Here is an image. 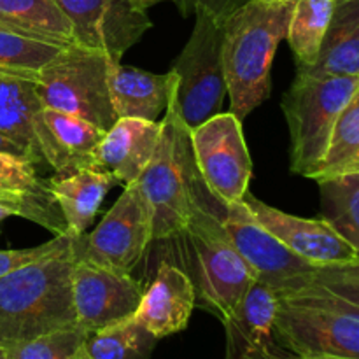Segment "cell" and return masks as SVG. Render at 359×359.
Wrapping results in <instances>:
<instances>
[{
	"instance_id": "1",
	"label": "cell",
	"mask_w": 359,
	"mask_h": 359,
	"mask_svg": "<svg viewBox=\"0 0 359 359\" xmlns=\"http://www.w3.org/2000/svg\"><path fill=\"white\" fill-rule=\"evenodd\" d=\"M294 0H248L221 23V58L230 112L251 114L272 91L273 56L286 39Z\"/></svg>"
},
{
	"instance_id": "2",
	"label": "cell",
	"mask_w": 359,
	"mask_h": 359,
	"mask_svg": "<svg viewBox=\"0 0 359 359\" xmlns=\"http://www.w3.org/2000/svg\"><path fill=\"white\" fill-rule=\"evenodd\" d=\"M77 238L55 255L0 277V346L74 328Z\"/></svg>"
},
{
	"instance_id": "3",
	"label": "cell",
	"mask_w": 359,
	"mask_h": 359,
	"mask_svg": "<svg viewBox=\"0 0 359 359\" xmlns=\"http://www.w3.org/2000/svg\"><path fill=\"white\" fill-rule=\"evenodd\" d=\"M191 216L179 237L186 238L195 256L193 284L196 304L224 321L258 277L224 233L214 209V196L200 179L196 167L191 177Z\"/></svg>"
},
{
	"instance_id": "4",
	"label": "cell",
	"mask_w": 359,
	"mask_h": 359,
	"mask_svg": "<svg viewBox=\"0 0 359 359\" xmlns=\"http://www.w3.org/2000/svg\"><path fill=\"white\" fill-rule=\"evenodd\" d=\"M174 90L160 125V140L153 158L137 179L153 217V238H174L188 226L193 207L191 177L195 172L189 130L186 128Z\"/></svg>"
},
{
	"instance_id": "5",
	"label": "cell",
	"mask_w": 359,
	"mask_h": 359,
	"mask_svg": "<svg viewBox=\"0 0 359 359\" xmlns=\"http://www.w3.org/2000/svg\"><path fill=\"white\" fill-rule=\"evenodd\" d=\"M358 88L359 76L316 77L297 72L280 100L290 130L293 174L309 179L318 168L328 149L337 118Z\"/></svg>"
},
{
	"instance_id": "6",
	"label": "cell",
	"mask_w": 359,
	"mask_h": 359,
	"mask_svg": "<svg viewBox=\"0 0 359 359\" xmlns=\"http://www.w3.org/2000/svg\"><path fill=\"white\" fill-rule=\"evenodd\" d=\"M111 62L100 49L65 44L35 79L42 107L86 119L107 132L118 121L109 95Z\"/></svg>"
},
{
	"instance_id": "7",
	"label": "cell",
	"mask_w": 359,
	"mask_h": 359,
	"mask_svg": "<svg viewBox=\"0 0 359 359\" xmlns=\"http://www.w3.org/2000/svg\"><path fill=\"white\" fill-rule=\"evenodd\" d=\"M277 342L298 356L359 359V312L300 290L279 297Z\"/></svg>"
},
{
	"instance_id": "8",
	"label": "cell",
	"mask_w": 359,
	"mask_h": 359,
	"mask_svg": "<svg viewBox=\"0 0 359 359\" xmlns=\"http://www.w3.org/2000/svg\"><path fill=\"white\" fill-rule=\"evenodd\" d=\"M193 14V32L172 67L177 76L174 97L188 130L219 114L224 97H228L221 58L223 20L203 7H196Z\"/></svg>"
},
{
	"instance_id": "9",
	"label": "cell",
	"mask_w": 359,
	"mask_h": 359,
	"mask_svg": "<svg viewBox=\"0 0 359 359\" xmlns=\"http://www.w3.org/2000/svg\"><path fill=\"white\" fill-rule=\"evenodd\" d=\"M189 144L210 195L226 205L242 202L252 177V160L241 119L233 112H219L189 130Z\"/></svg>"
},
{
	"instance_id": "10",
	"label": "cell",
	"mask_w": 359,
	"mask_h": 359,
	"mask_svg": "<svg viewBox=\"0 0 359 359\" xmlns=\"http://www.w3.org/2000/svg\"><path fill=\"white\" fill-rule=\"evenodd\" d=\"M214 209L224 233L255 270L258 283L272 287L279 297L307 286L318 266L291 252L270 231H266L251 216L244 200L226 205L214 198Z\"/></svg>"
},
{
	"instance_id": "11",
	"label": "cell",
	"mask_w": 359,
	"mask_h": 359,
	"mask_svg": "<svg viewBox=\"0 0 359 359\" xmlns=\"http://www.w3.org/2000/svg\"><path fill=\"white\" fill-rule=\"evenodd\" d=\"M153 217L139 184L130 182L90 235L77 238V258L130 273L153 242Z\"/></svg>"
},
{
	"instance_id": "12",
	"label": "cell",
	"mask_w": 359,
	"mask_h": 359,
	"mask_svg": "<svg viewBox=\"0 0 359 359\" xmlns=\"http://www.w3.org/2000/svg\"><path fill=\"white\" fill-rule=\"evenodd\" d=\"M69 18L74 42L86 48L100 49L114 62L140 41L153 27L137 0H58Z\"/></svg>"
},
{
	"instance_id": "13",
	"label": "cell",
	"mask_w": 359,
	"mask_h": 359,
	"mask_svg": "<svg viewBox=\"0 0 359 359\" xmlns=\"http://www.w3.org/2000/svg\"><path fill=\"white\" fill-rule=\"evenodd\" d=\"M144 294L142 284L130 273L105 269L77 258L72 270L76 323L91 333L132 318Z\"/></svg>"
},
{
	"instance_id": "14",
	"label": "cell",
	"mask_w": 359,
	"mask_h": 359,
	"mask_svg": "<svg viewBox=\"0 0 359 359\" xmlns=\"http://www.w3.org/2000/svg\"><path fill=\"white\" fill-rule=\"evenodd\" d=\"M244 203L251 216L291 252L318 269L359 263L353 245L323 217H300L283 212L245 193Z\"/></svg>"
},
{
	"instance_id": "15",
	"label": "cell",
	"mask_w": 359,
	"mask_h": 359,
	"mask_svg": "<svg viewBox=\"0 0 359 359\" xmlns=\"http://www.w3.org/2000/svg\"><path fill=\"white\" fill-rule=\"evenodd\" d=\"M279 294L272 287L256 280L237 307L223 323L226 332L224 359H287L276 337V314Z\"/></svg>"
},
{
	"instance_id": "16",
	"label": "cell",
	"mask_w": 359,
	"mask_h": 359,
	"mask_svg": "<svg viewBox=\"0 0 359 359\" xmlns=\"http://www.w3.org/2000/svg\"><path fill=\"white\" fill-rule=\"evenodd\" d=\"M34 133L39 153L55 174L95 168V149L104 130L86 119L42 107L35 114Z\"/></svg>"
},
{
	"instance_id": "17",
	"label": "cell",
	"mask_w": 359,
	"mask_h": 359,
	"mask_svg": "<svg viewBox=\"0 0 359 359\" xmlns=\"http://www.w3.org/2000/svg\"><path fill=\"white\" fill-rule=\"evenodd\" d=\"M195 307L196 291L191 277L177 265L163 262L151 286L144 290L132 318L161 340L186 330Z\"/></svg>"
},
{
	"instance_id": "18",
	"label": "cell",
	"mask_w": 359,
	"mask_h": 359,
	"mask_svg": "<svg viewBox=\"0 0 359 359\" xmlns=\"http://www.w3.org/2000/svg\"><path fill=\"white\" fill-rule=\"evenodd\" d=\"M161 125L137 118H119L95 149V168L109 172L123 188L135 182L153 158Z\"/></svg>"
},
{
	"instance_id": "19",
	"label": "cell",
	"mask_w": 359,
	"mask_h": 359,
	"mask_svg": "<svg viewBox=\"0 0 359 359\" xmlns=\"http://www.w3.org/2000/svg\"><path fill=\"white\" fill-rule=\"evenodd\" d=\"M177 83L174 70L167 74H154L111 62L109 67V95L112 107L119 118H137L158 121L167 109L172 90Z\"/></svg>"
},
{
	"instance_id": "20",
	"label": "cell",
	"mask_w": 359,
	"mask_h": 359,
	"mask_svg": "<svg viewBox=\"0 0 359 359\" xmlns=\"http://www.w3.org/2000/svg\"><path fill=\"white\" fill-rule=\"evenodd\" d=\"M49 189L67 224V233L81 237L93 223L105 195L118 186L109 172L97 168H79L70 174H53Z\"/></svg>"
},
{
	"instance_id": "21",
	"label": "cell",
	"mask_w": 359,
	"mask_h": 359,
	"mask_svg": "<svg viewBox=\"0 0 359 359\" xmlns=\"http://www.w3.org/2000/svg\"><path fill=\"white\" fill-rule=\"evenodd\" d=\"M297 72L316 77L359 76V0H337L318 60Z\"/></svg>"
},
{
	"instance_id": "22",
	"label": "cell",
	"mask_w": 359,
	"mask_h": 359,
	"mask_svg": "<svg viewBox=\"0 0 359 359\" xmlns=\"http://www.w3.org/2000/svg\"><path fill=\"white\" fill-rule=\"evenodd\" d=\"M0 28L60 46L74 42L58 0H0Z\"/></svg>"
},
{
	"instance_id": "23",
	"label": "cell",
	"mask_w": 359,
	"mask_h": 359,
	"mask_svg": "<svg viewBox=\"0 0 359 359\" xmlns=\"http://www.w3.org/2000/svg\"><path fill=\"white\" fill-rule=\"evenodd\" d=\"M41 109L35 81L0 74V132L27 147L35 163L46 165L34 133V119Z\"/></svg>"
},
{
	"instance_id": "24",
	"label": "cell",
	"mask_w": 359,
	"mask_h": 359,
	"mask_svg": "<svg viewBox=\"0 0 359 359\" xmlns=\"http://www.w3.org/2000/svg\"><path fill=\"white\" fill-rule=\"evenodd\" d=\"M158 339L133 318L86 333L77 359H149Z\"/></svg>"
},
{
	"instance_id": "25",
	"label": "cell",
	"mask_w": 359,
	"mask_h": 359,
	"mask_svg": "<svg viewBox=\"0 0 359 359\" xmlns=\"http://www.w3.org/2000/svg\"><path fill=\"white\" fill-rule=\"evenodd\" d=\"M335 2L337 0H294L286 41L297 58L298 69H309L318 60Z\"/></svg>"
},
{
	"instance_id": "26",
	"label": "cell",
	"mask_w": 359,
	"mask_h": 359,
	"mask_svg": "<svg viewBox=\"0 0 359 359\" xmlns=\"http://www.w3.org/2000/svg\"><path fill=\"white\" fill-rule=\"evenodd\" d=\"M347 174H359V88L337 118L328 149L309 179L321 182Z\"/></svg>"
},
{
	"instance_id": "27",
	"label": "cell",
	"mask_w": 359,
	"mask_h": 359,
	"mask_svg": "<svg viewBox=\"0 0 359 359\" xmlns=\"http://www.w3.org/2000/svg\"><path fill=\"white\" fill-rule=\"evenodd\" d=\"M321 217L328 221L359 256V174L321 181Z\"/></svg>"
},
{
	"instance_id": "28",
	"label": "cell",
	"mask_w": 359,
	"mask_h": 359,
	"mask_svg": "<svg viewBox=\"0 0 359 359\" xmlns=\"http://www.w3.org/2000/svg\"><path fill=\"white\" fill-rule=\"evenodd\" d=\"M62 48L0 28V74L35 81L42 67Z\"/></svg>"
},
{
	"instance_id": "29",
	"label": "cell",
	"mask_w": 359,
	"mask_h": 359,
	"mask_svg": "<svg viewBox=\"0 0 359 359\" xmlns=\"http://www.w3.org/2000/svg\"><path fill=\"white\" fill-rule=\"evenodd\" d=\"M84 337L86 332L74 326L0 347L6 351L7 359H77Z\"/></svg>"
},
{
	"instance_id": "30",
	"label": "cell",
	"mask_w": 359,
	"mask_h": 359,
	"mask_svg": "<svg viewBox=\"0 0 359 359\" xmlns=\"http://www.w3.org/2000/svg\"><path fill=\"white\" fill-rule=\"evenodd\" d=\"M304 290L314 291L351 311L359 312V263L318 269Z\"/></svg>"
},
{
	"instance_id": "31",
	"label": "cell",
	"mask_w": 359,
	"mask_h": 359,
	"mask_svg": "<svg viewBox=\"0 0 359 359\" xmlns=\"http://www.w3.org/2000/svg\"><path fill=\"white\" fill-rule=\"evenodd\" d=\"M0 196H53L48 179L27 160L0 154Z\"/></svg>"
},
{
	"instance_id": "32",
	"label": "cell",
	"mask_w": 359,
	"mask_h": 359,
	"mask_svg": "<svg viewBox=\"0 0 359 359\" xmlns=\"http://www.w3.org/2000/svg\"><path fill=\"white\" fill-rule=\"evenodd\" d=\"M74 241L72 235H56L51 241L28 249H0V277L62 251Z\"/></svg>"
},
{
	"instance_id": "33",
	"label": "cell",
	"mask_w": 359,
	"mask_h": 359,
	"mask_svg": "<svg viewBox=\"0 0 359 359\" xmlns=\"http://www.w3.org/2000/svg\"><path fill=\"white\" fill-rule=\"evenodd\" d=\"M244 2H248V0H181L177 6L181 7L184 16L193 14V11H195L196 7H203V9L212 13L214 16H217L219 20H224L231 11H235Z\"/></svg>"
},
{
	"instance_id": "34",
	"label": "cell",
	"mask_w": 359,
	"mask_h": 359,
	"mask_svg": "<svg viewBox=\"0 0 359 359\" xmlns=\"http://www.w3.org/2000/svg\"><path fill=\"white\" fill-rule=\"evenodd\" d=\"M0 154H7V156H14V158H20V160H27L37 167V163H35V160H34V156L30 154V151H28L27 147L21 146V144H18L16 140L11 139V137L6 135L4 132H0Z\"/></svg>"
},
{
	"instance_id": "35",
	"label": "cell",
	"mask_w": 359,
	"mask_h": 359,
	"mask_svg": "<svg viewBox=\"0 0 359 359\" xmlns=\"http://www.w3.org/2000/svg\"><path fill=\"white\" fill-rule=\"evenodd\" d=\"M137 2H139L140 6L144 7V9H149V7L156 6V4H160V2H175V4H179L181 0H137Z\"/></svg>"
},
{
	"instance_id": "36",
	"label": "cell",
	"mask_w": 359,
	"mask_h": 359,
	"mask_svg": "<svg viewBox=\"0 0 359 359\" xmlns=\"http://www.w3.org/2000/svg\"><path fill=\"white\" fill-rule=\"evenodd\" d=\"M287 359H347V358H335V356H298V354L291 353Z\"/></svg>"
},
{
	"instance_id": "37",
	"label": "cell",
	"mask_w": 359,
	"mask_h": 359,
	"mask_svg": "<svg viewBox=\"0 0 359 359\" xmlns=\"http://www.w3.org/2000/svg\"><path fill=\"white\" fill-rule=\"evenodd\" d=\"M0 359H7V356H6V351H4L2 347H0Z\"/></svg>"
}]
</instances>
